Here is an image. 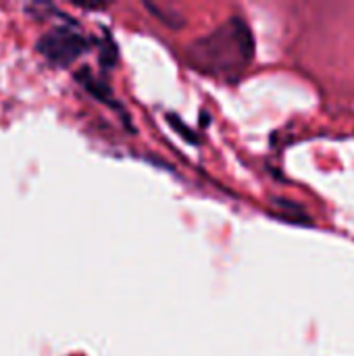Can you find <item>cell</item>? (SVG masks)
<instances>
[{"label": "cell", "instance_id": "cell-5", "mask_svg": "<svg viewBox=\"0 0 354 356\" xmlns=\"http://www.w3.org/2000/svg\"><path fill=\"white\" fill-rule=\"evenodd\" d=\"M117 56H119V52H117V44L113 42V38H111V33L104 29V42L100 44V65H102V69H113L115 67V63H117Z\"/></svg>", "mask_w": 354, "mask_h": 356}, {"label": "cell", "instance_id": "cell-2", "mask_svg": "<svg viewBox=\"0 0 354 356\" xmlns=\"http://www.w3.org/2000/svg\"><path fill=\"white\" fill-rule=\"evenodd\" d=\"M94 44H96V40H92L86 33H81L77 23L69 17L61 25H56L50 31H46L38 40L35 50L48 63H52L56 67H69L79 56H83Z\"/></svg>", "mask_w": 354, "mask_h": 356}, {"label": "cell", "instance_id": "cell-6", "mask_svg": "<svg viewBox=\"0 0 354 356\" xmlns=\"http://www.w3.org/2000/svg\"><path fill=\"white\" fill-rule=\"evenodd\" d=\"M167 123H169V125H171V127H173L182 138H184V140H188L190 144H198V136H196L188 125H184V123H182V119H179L175 113H167Z\"/></svg>", "mask_w": 354, "mask_h": 356}, {"label": "cell", "instance_id": "cell-3", "mask_svg": "<svg viewBox=\"0 0 354 356\" xmlns=\"http://www.w3.org/2000/svg\"><path fill=\"white\" fill-rule=\"evenodd\" d=\"M75 81L86 90V92H90L98 102H102V104H106V106H111L113 111H117V113H121V119L125 121V125L131 129V125H129V117H127V113H125V108L121 106V102H117V98H115V94H113V90H111V86L104 81V79H100V77H96L90 69H79L77 73H75Z\"/></svg>", "mask_w": 354, "mask_h": 356}, {"label": "cell", "instance_id": "cell-4", "mask_svg": "<svg viewBox=\"0 0 354 356\" xmlns=\"http://www.w3.org/2000/svg\"><path fill=\"white\" fill-rule=\"evenodd\" d=\"M271 217L282 223H288V225H307V227L313 225V219L307 213V209L290 198H273L271 200Z\"/></svg>", "mask_w": 354, "mask_h": 356}, {"label": "cell", "instance_id": "cell-1", "mask_svg": "<svg viewBox=\"0 0 354 356\" xmlns=\"http://www.w3.org/2000/svg\"><path fill=\"white\" fill-rule=\"evenodd\" d=\"M255 58V35L248 23L234 15L211 33L196 38L184 52V60L200 75L236 83Z\"/></svg>", "mask_w": 354, "mask_h": 356}]
</instances>
